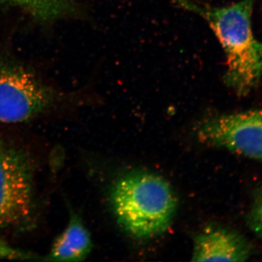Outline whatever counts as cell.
<instances>
[{
    "mask_svg": "<svg viewBox=\"0 0 262 262\" xmlns=\"http://www.w3.org/2000/svg\"><path fill=\"white\" fill-rule=\"evenodd\" d=\"M176 5L200 15L209 24L227 58L224 81L239 96L257 86L262 75V43L253 34L251 17L254 0H241L213 7L195 0H173Z\"/></svg>",
    "mask_w": 262,
    "mask_h": 262,
    "instance_id": "obj_1",
    "label": "cell"
},
{
    "mask_svg": "<svg viewBox=\"0 0 262 262\" xmlns=\"http://www.w3.org/2000/svg\"><path fill=\"white\" fill-rule=\"evenodd\" d=\"M110 200L119 225L138 239H149L165 232L178 206L168 182L146 171L131 172L117 179Z\"/></svg>",
    "mask_w": 262,
    "mask_h": 262,
    "instance_id": "obj_2",
    "label": "cell"
},
{
    "mask_svg": "<svg viewBox=\"0 0 262 262\" xmlns=\"http://www.w3.org/2000/svg\"><path fill=\"white\" fill-rule=\"evenodd\" d=\"M34 175L29 153L0 140V228L26 230L34 226Z\"/></svg>",
    "mask_w": 262,
    "mask_h": 262,
    "instance_id": "obj_3",
    "label": "cell"
},
{
    "mask_svg": "<svg viewBox=\"0 0 262 262\" xmlns=\"http://www.w3.org/2000/svg\"><path fill=\"white\" fill-rule=\"evenodd\" d=\"M58 94L28 67L0 54V124L20 123L51 110Z\"/></svg>",
    "mask_w": 262,
    "mask_h": 262,
    "instance_id": "obj_4",
    "label": "cell"
},
{
    "mask_svg": "<svg viewBox=\"0 0 262 262\" xmlns=\"http://www.w3.org/2000/svg\"><path fill=\"white\" fill-rule=\"evenodd\" d=\"M200 142L262 161V111L216 115L195 127Z\"/></svg>",
    "mask_w": 262,
    "mask_h": 262,
    "instance_id": "obj_5",
    "label": "cell"
},
{
    "mask_svg": "<svg viewBox=\"0 0 262 262\" xmlns=\"http://www.w3.org/2000/svg\"><path fill=\"white\" fill-rule=\"evenodd\" d=\"M250 256L246 239L229 229L209 225L194 238L192 261H244Z\"/></svg>",
    "mask_w": 262,
    "mask_h": 262,
    "instance_id": "obj_6",
    "label": "cell"
},
{
    "mask_svg": "<svg viewBox=\"0 0 262 262\" xmlns=\"http://www.w3.org/2000/svg\"><path fill=\"white\" fill-rule=\"evenodd\" d=\"M92 239L82 219L71 212L70 221L44 258L48 261H81L91 253Z\"/></svg>",
    "mask_w": 262,
    "mask_h": 262,
    "instance_id": "obj_7",
    "label": "cell"
},
{
    "mask_svg": "<svg viewBox=\"0 0 262 262\" xmlns=\"http://www.w3.org/2000/svg\"><path fill=\"white\" fill-rule=\"evenodd\" d=\"M0 4L24 10L42 24L76 16L80 12L73 0H0Z\"/></svg>",
    "mask_w": 262,
    "mask_h": 262,
    "instance_id": "obj_8",
    "label": "cell"
},
{
    "mask_svg": "<svg viewBox=\"0 0 262 262\" xmlns=\"http://www.w3.org/2000/svg\"><path fill=\"white\" fill-rule=\"evenodd\" d=\"M0 258L13 260H42L36 254L13 247L4 239L0 238Z\"/></svg>",
    "mask_w": 262,
    "mask_h": 262,
    "instance_id": "obj_9",
    "label": "cell"
},
{
    "mask_svg": "<svg viewBox=\"0 0 262 262\" xmlns=\"http://www.w3.org/2000/svg\"><path fill=\"white\" fill-rule=\"evenodd\" d=\"M249 223L253 232L262 238V196L253 207L249 216Z\"/></svg>",
    "mask_w": 262,
    "mask_h": 262,
    "instance_id": "obj_10",
    "label": "cell"
}]
</instances>
